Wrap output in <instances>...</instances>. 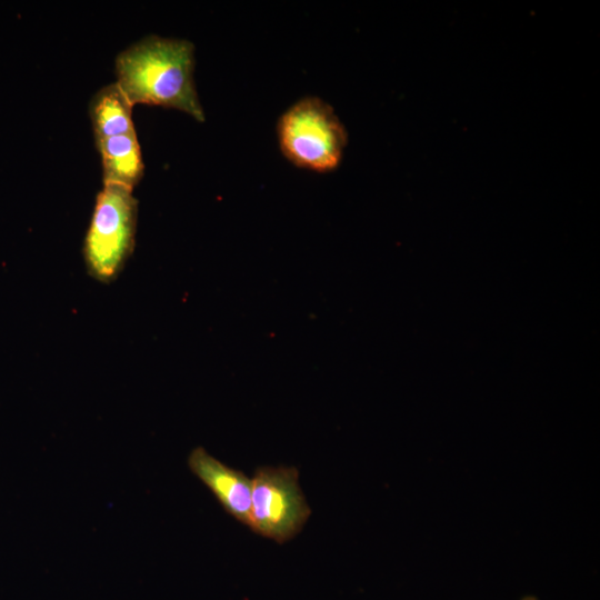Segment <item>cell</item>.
Segmentation results:
<instances>
[{
  "label": "cell",
  "mask_w": 600,
  "mask_h": 600,
  "mask_svg": "<svg viewBox=\"0 0 600 600\" xmlns=\"http://www.w3.org/2000/svg\"><path fill=\"white\" fill-rule=\"evenodd\" d=\"M117 83L129 101L174 108L204 121L194 81V46L186 39L148 36L116 58Z\"/></svg>",
  "instance_id": "6da1fadb"
},
{
  "label": "cell",
  "mask_w": 600,
  "mask_h": 600,
  "mask_svg": "<svg viewBox=\"0 0 600 600\" xmlns=\"http://www.w3.org/2000/svg\"><path fill=\"white\" fill-rule=\"evenodd\" d=\"M277 131L284 157L299 168L318 172L339 166L348 141L332 107L317 97L292 104L280 117Z\"/></svg>",
  "instance_id": "7a4b0ae2"
},
{
  "label": "cell",
  "mask_w": 600,
  "mask_h": 600,
  "mask_svg": "<svg viewBox=\"0 0 600 600\" xmlns=\"http://www.w3.org/2000/svg\"><path fill=\"white\" fill-rule=\"evenodd\" d=\"M137 216L131 189L103 184L83 244L87 268L96 279L111 281L121 271L134 247Z\"/></svg>",
  "instance_id": "3957f363"
},
{
  "label": "cell",
  "mask_w": 600,
  "mask_h": 600,
  "mask_svg": "<svg viewBox=\"0 0 600 600\" xmlns=\"http://www.w3.org/2000/svg\"><path fill=\"white\" fill-rule=\"evenodd\" d=\"M294 467L258 468L251 479L249 528L268 539L283 543L297 536L311 510L299 486Z\"/></svg>",
  "instance_id": "277c9868"
},
{
  "label": "cell",
  "mask_w": 600,
  "mask_h": 600,
  "mask_svg": "<svg viewBox=\"0 0 600 600\" xmlns=\"http://www.w3.org/2000/svg\"><path fill=\"white\" fill-rule=\"evenodd\" d=\"M192 473L213 493L223 509L249 527L252 481L198 447L188 457Z\"/></svg>",
  "instance_id": "5b68a950"
},
{
  "label": "cell",
  "mask_w": 600,
  "mask_h": 600,
  "mask_svg": "<svg viewBox=\"0 0 600 600\" xmlns=\"http://www.w3.org/2000/svg\"><path fill=\"white\" fill-rule=\"evenodd\" d=\"M96 146L101 157L103 184L133 190L144 168L136 131L97 141Z\"/></svg>",
  "instance_id": "8992f818"
},
{
  "label": "cell",
  "mask_w": 600,
  "mask_h": 600,
  "mask_svg": "<svg viewBox=\"0 0 600 600\" xmlns=\"http://www.w3.org/2000/svg\"><path fill=\"white\" fill-rule=\"evenodd\" d=\"M132 103L117 82L100 88L89 103L94 140L134 132Z\"/></svg>",
  "instance_id": "52a82bcc"
},
{
  "label": "cell",
  "mask_w": 600,
  "mask_h": 600,
  "mask_svg": "<svg viewBox=\"0 0 600 600\" xmlns=\"http://www.w3.org/2000/svg\"><path fill=\"white\" fill-rule=\"evenodd\" d=\"M522 600H537V599L532 596H528V597L522 598Z\"/></svg>",
  "instance_id": "ba28073f"
}]
</instances>
